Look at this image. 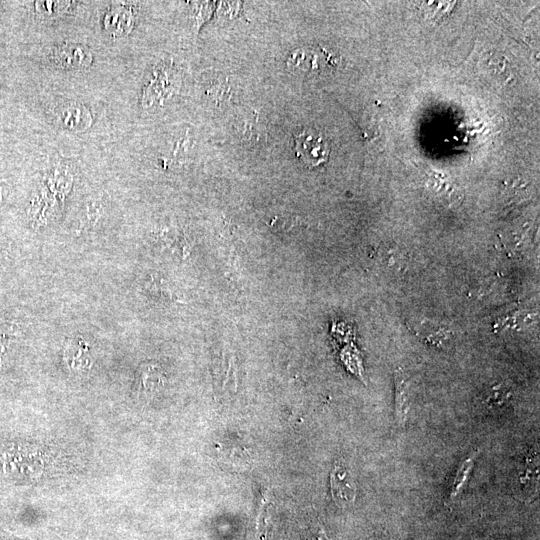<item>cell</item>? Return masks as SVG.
Returning <instances> with one entry per match:
<instances>
[{"instance_id": "6da1fadb", "label": "cell", "mask_w": 540, "mask_h": 540, "mask_svg": "<svg viewBox=\"0 0 540 540\" xmlns=\"http://www.w3.org/2000/svg\"><path fill=\"white\" fill-rule=\"evenodd\" d=\"M294 139L295 154L307 167L314 168L328 161L330 143L322 133L305 128L295 134Z\"/></svg>"}, {"instance_id": "7a4b0ae2", "label": "cell", "mask_w": 540, "mask_h": 540, "mask_svg": "<svg viewBox=\"0 0 540 540\" xmlns=\"http://www.w3.org/2000/svg\"><path fill=\"white\" fill-rule=\"evenodd\" d=\"M178 84L179 78L174 70L169 67L156 68L143 89L141 95L142 106L149 107L162 102L173 95Z\"/></svg>"}, {"instance_id": "3957f363", "label": "cell", "mask_w": 540, "mask_h": 540, "mask_svg": "<svg viewBox=\"0 0 540 540\" xmlns=\"http://www.w3.org/2000/svg\"><path fill=\"white\" fill-rule=\"evenodd\" d=\"M58 125L68 131L82 132L89 129L93 123L90 109L79 101H65L54 111Z\"/></svg>"}, {"instance_id": "277c9868", "label": "cell", "mask_w": 540, "mask_h": 540, "mask_svg": "<svg viewBox=\"0 0 540 540\" xmlns=\"http://www.w3.org/2000/svg\"><path fill=\"white\" fill-rule=\"evenodd\" d=\"M51 61L66 70H82L93 62V55L88 46L81 43H64L53 48Z\"/></svg>"}, {"instance_id": "5b68a950", "label": "cell", "mask_w": 540, "mask_h": 540, "mask_svg": "<svg viewBox=\"0 0 540 540\" xmlns=\"http://www.w3.org/2000/svg\"><path fill=\"white\" fill-rule=\"evenodd\" d=\"M135 24V14L131 7L116 4L111 6L103 18V27L111 35L123 36L129 34Z\"/></svg>"}, {"instance_id": "8992f818", "label": "cell", "mask_w": 540, "mask_h": 540, "mask_svg": "<svg viewBox=\"0 0 540 540\" xmlns=\"http://www.w3.org/2000/svg\"><path fill=\"white\" fill-rule=\"evenodd\" d=\"M46 186L54 197L64 198L73 183V174L67 163L58 162L44 175Z\"/></svg>"}, {"instance_id": "52a82bcc", "label": "cell", "mask_w": 540, "mask_h": 540, "mask_svg": "<svg viewBox=\"0 0 540 540\" xmlns=\"http://www.w3.org/2000/svg\"><path fill=\"white\" fill-rule=\"evenodd\" d=\"M333 497L343 502H350L355 496V485L351 474L343 467H336L331 475Z\"/></svg>"}, {"instance_id": "ba28073f", "label": "cell", "mask_w": 540, "mask_h": 540, "mask_svg": "<svg viewBox=\"0 0 540 540\" xmlns=\"http://www.w3.org/2000/svg\"><path fill=\"white\" fill-rule=\"evenodd\" d=\"M72 1H35V13L41 18H55L68 13L73 7Z\"/></svg>"}, {"instance_id": "9c48e42d", "label": "cell", "mask_w": 540, "mask_h": 540, "mask_svg": "<svg viewBox=\"0 0 540 540\" xmlns=\"http://www.w3.org/2000/svg\"><path fill=\"white\" fill-rule=\"evenodd\" d=\"M472 464H473V459L472 458H467L461 464L460 468L458 469L457 475L454 478L453 484H452V488H451V492H450L451 497L456 496L458 491L461 489L462 485L464 484V482H465V480L467 478L469 470L472 467Z\"/></svg>"}]
</instances>
